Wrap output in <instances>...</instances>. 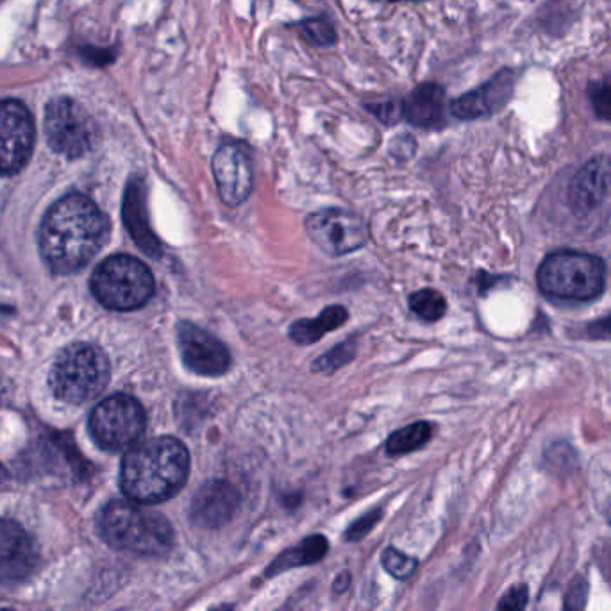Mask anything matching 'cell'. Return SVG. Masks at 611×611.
I'll use <instances>...</instances> for the list:
<instances>
[{
	"mask_svg": "<svg viewBox=\"0 0 611 611\" xmlns=\"http://www.w3.org/2000/svg\"><path fill=\"white\" fill-rule=\"evenodd\" d=\"M109 238V220L81 193H68L43 218L40 249L56 274H74L101 252Z\"/></svg>",
	"mask_w": 611,
	"mask_h": 611,
	"instance_id": "cell-1",
	"label": "cell"
},
{
	"mask_svg": "<svg viewBox=\"0 0 611 611\" xmlns=\"http://www.w3.org/2000/svg\"><path fill=\"white\" fill-rule=\"evenodd\" d=\"M190 474V454L172 436L152 438L127 451L120 469V486L129 501L160 504L185 486Z\"/></svg>",
	"mask_w": 611,
	"mask_h": 611,
	"instance_id": "cell-2",
	"label": "cell"
},
{
	"mask_svg": "<svg viewBox=\"0 0 611 611\" xmlns=\"http://www.w3.org/2000/svg\"><path fill=\"white\" fill-rule=\"evenodd\" d=\"M99 531L106 544L138 556H165L176 542L172 524L163 515L133 501L106 504L99 515Z\"/></svg>",
	"mask_w": 611,
	"mask_h": 611,
	"instance_id": "cell-3",
	"label": "cell"
},
{
	"mask_svg": "<svg viewBox=\"0 0 611 611\" xmlns=\"http://www.w3.org/2000/svg\"><path fill=\"white\" fill-rule=\"evenodd\" d=\"M109 376L108 356L102 349L92 344H74L59 352L49 385L59 401L84 404L104 392Z\"/></svg>",
	"mask_w": 611,
	"mask_h": 611,
	"instance_id": "cell-4",
	"label": "cell"
},
{
	"mask_svg": "<svg viewBox=\"0 0 611 611\" xmlns=\"http://www.w3.org/2000/svg\"><path fill=\"white\" fill-rule=\"evenodd\" d=\"M604 279L603 261L586 252H553L538 268L540 292L558 301H592L603 292Z\"/></svg>",
	"mask_w": 611,
	"mask_h": 611,
	"instance_id": "cell-5",
	"label": "cell"
},
{
	"mask_svg": "<svg viewBox=\"0 0 611 611\" xmlns=\"http://www.w3.org/2000/svg\"><path fill=\"white\" fill-rule=\"evenodd\" d=\"M90 288L95 299L109 310H138L154 293V277L142 261L117 254L95 268Z\"/></svg>",
	"mask_w": 611,
	"mask_h": 611,
	"instance_id": "cell-6",
	"label": "cell"
},
{
	"mask_svg": "<svg viewBox=\"0 0 611 611\" xmlns=\"http://www.w3.org/2000/svg\"><path fill=\"white\" fill-rule=\"evenodd\" d=\"M145 410L134 397L111 395L99 402L90 415L93 440L106 451L131 449L145 431Z\"/></svg>",
	"mask_w": 611,
	"mask_h": 611,
	"instance_id": "cell-7",
	"label": "cell"
},
{
	"mask_svg": "<svg viewBox=\"0 0 611 611\" xmlns=\"http://www.w3.org/2000/svg\"><path fill=\"white\" fill-rule=\"evenodd\" d=\"M45 136L54 152L76 160L90 151L97 129L86 109L68 97L49 102L45 109Z\"/></svg>",
	"mask_w": 611,
	"mask_h": 611,
	"instance_id": "cell-8",
	"label": "cell"
},
{
	"mask_svg": "<svg viewBox=\"0 0 611 611\" xmlns=\"http://www.w3.org/2000/svg\"><path fill=\"white\" fill-rule=\"evenodd\" d=\"M36 126L31 111L20 101L0 102V174L13 176L33 154Z\"/></svg>",
	"mask_w": 611,
	"mask_h": 611,
	"instance_id": "cell-9",
	"label": "cell"
},
{
	"mask_svg": "<svg viewBox=\"0 0 611 611\" xmlns=\"http://www.w3.org/2000/svg\"><path fill=\"white\" fill-rule=\"evenodd\" d=\"M306 231L313 243L329 254L344 256L358 251L369 238L365 220L345 210H322L313 213L306 220Z\"/></svg>",
	"mask_w": 611,
	"mask_h": 611,
	"instance_id": "cell-10",
	"label": "cell"
},
{
	"mask_svg": "<svg viewBox=\"0 0 611 611\" xmlns=\"http://www.w3.org/2000/svg\"><path fill=\"white\" fill-rule=\"evenodd\" d=\"M40 549L17 520L0 517V585L26 581L38 569Z\"/></svg>",
	"mask_w": 611,
	"mask_h": 611,
	"instance_id": "cell-11",
	"label": "cell"
},
{
	"mask_svg": "<svg viewBox=\"0 0 611 611\" xmlns=\"http://www.w3.org/2000/svg\"><path fill=\"white\" fill-rule=\"evenodd\" d=\"M177 342L186 367L199 376L218 377L231 369V354L226 345L201 327L181 322Z\"/></svg>",
	"mask_w": 611,
	"mask_h": 611,
	"instance_id": "cell-12",
	"label": "cell"
},
{
	"mask_svg": "<svg viewBox=\"0 0 611 611\" xmlns=\"http://www.w3.org/2000/svg\"><path fill=\"white\" fill-rule=\"evenodd\" d=\"M213 176L218 195L227 206H240L252 190L251 160L236 143L222 145L213 156Z\"/></svg>",
	"mask_w": 611,
	"mask_h": 611,
	"instance_id": "cell-13",
	"label": "cell"
},
{
	"mask_svg": "<svg viewBox=\"0 0 611 611\" xmlns=\"http://www.w3.org/2000/svg\"><path fill=\"white\" fill-rule=\"evenodd\" d=\"M240 494L224 479L208 481L195 492L190 504V519L202 529L224 528L235 517Z\"/></svg>",
	"mask_w": 611,
	"mask_h": 611,
	"instance_id": "cell-14",
	"label": "cell"
},
{
	"mask_svg": "<svg viewBox=\"0 0 611 611\" xmlns=\"http://www.w3.org/2000/svg\"><path fill=\"white\" fill-rule=\"evenodd\" d=\"M513 88H515V74L510 68H504L483 86L472 92L463 93L456 101H452L451 113L460 120L488 117L510 101Z\"/></svg>",
	"mask_w": 611,
	"mask_h": 611,
	"instance_id": "cell-15",
	"label": "cell"
},
{
	"mask_svg": "<svg viewBox=\"0 0 611 611\" xmlns=\"http://www.w3.org/2000/svg\"><path fill=\"white\" fill-rule=\"evenodd\" d=\"M611 193V160L595 156L581 167L569 186V201L576 215L597 210Z\"/></svg>",
	"mask_w": 611,
	"mask_h": 611,
	"instance_id": "cell-16",
	"label": "cell"
},
{
	"mask_svg": "<svg viewBox=\"0 0 611 611\" xmlns=\"http://www.w3.org/2000/svg\"><path fill=\"white\" fill-rule=\"evenodd\" d=\"M124 222L127 231L133 236L134 242L145 254L152 258H160L161 243L149 226V215H147V195L142 179H131L127 185L126 197H124Z\"/></svg>",
	"mask_w": 611,
	"mask_h": 611,
	"instance_id": "cell-17",
	"label": "cell"
},
{
	"mask_svg": "<svg viewBox=\"0 0 611 611\" xmlns=\"http://www.w3.org/2000/svg\"><path fill=\"white\" fill-rule=\"evenodd\" d=\"M445 88L438 83H422L401 102L402 118L411 126L438 127L445 120Z\"/></svg>",
	"mask_w": 611,
	"mask_h": 611,
	"instance_id": "cell-18",
	"label": "cell"
},
{
	"mask_svg": "<svg viewBox=\"0 0 611 611\" xmlns=\"http://www.w3.org/2000/svg\"><path fill=\"white\" fill-rule=\"evenodd\" d=\"M349 313L342 306H331L322 311L317 319H302L290 327V338L297 344H313L322 336L344 326Z\"/></svg>",
	"mask_w": 611,
	"mask_h": 611,
	"instance_id": "cell-19",
	"label": "cell"
},
{
	"mask_svg": "<svg viewBox=\"0 0 611 611\" xmlns=\"http://www.w3.org/2000/svg\"><path fill=\"white\" fill-rule=\"evenodd\" d=\"M329 544H327L326 536H310L306 540H302L301 544L293 549H288L286 553L281 554L270 567L267 569V576H276L285 570L295 569V567H304V565H313L317 561L322 560L326 556Z\"/></svg>",
	"mask_w": 611,
	"mask_h": 611,
	"instance_id": "cell-20",
	"label": "cell"
},
{
	"mask_svg": "<svg viewBox=\"0 0 611 611\" xmlns=\"http://www.w3.org/2000/svg\"><path fill=\"white\" fill-rule=\"evenodd\" d=\"M433 435V426L427 422H415L408 427H402L399 431H395L388 436L386 440V451L392 456H401L408 452L417 451L420 447L431 440Z\"/></svg>",
	"mask_w": 611,
	"mask_h": 611,
	"instance_id": "cell-21",
	"label": "cell"
},
{
	"mask_svg": "<svg viewBox=\"0 0 611 611\" xmlns=\"http://www.w3.org/2000/svg\"><path fill=\"white\" fill-rule=\"evenodd\" d=\"M411 310L427 322H436L442 319L447 311V302L444 295L436 290H420L410 297Z\"/></svg>",
	"mask_w": 611,
	"mask_h": 611,
	"instance_id": "cell-22",
	"label": "cell"
},
{
	"mask_svg": "<svg viewBox=\"0 0 611 611\" xmlns=\"http://www.w3.org/2000/svg\"><path fill=\"white\" fill-rule=\"evenodd\" d=\"M299 31L311 45L322 49L333 47L338 40L335 27L326 18H306L299 24Z\"/></svg>",
	"mask_w": 611,
	"mask_h": 611,
	"instance_id": "cell-23",
	"label": "cell"
},
{
	"mask_svg": "<svg viewBox=\"0 0 611 611\" xmlns=\"http://www.w3.org/2000/svg\"><path fill=\"white\" fill-rule=\"evenodd\" d=\"M381 563H383V567H385L386 572L390 576H394L395 579H401V581L410 579L417 572V567H419V561L415 560L410 554L401 553L395 547H388L386 549L385 553H383V558H381Z\"/></svg>",
	"mask_w": 611,
	"mask_h": 611,
	"instance_id": "cell-24",
	"label": "cell"
},
{
	"mask_svg": "<svg viewBox=\"0 0 611 611\" xmlns=\"http://www.w3.org/2000/svg\"><path fill=\"white\" fill-rule=\"evenodd\" d=\"M590 99L595 113L604 120H611V76L590 88Z\"/></svg>",
	"mask_w": 611,
	"mask_h": 611,
	"instance_id": "cell-25",
	"label": "cell"
},
{
	"mask_svg": "<svg viewBox=\"0 0 611 611\" xmlns=\"http://www.w3.org/2000/svg\"><path fill=\"white\" fill-rule=\"evenodd\" d=\"M586 599H588V581L583 576H576L570 581L569 590L565 595V610H585Z\"/></svg>",
	"mask_w": 611,
	"mask_h": 611,
	"instance_id": "cell-26",
	"label": "cell"
},
{
	"mask_svg": "<svg viewBox=\"0 0 611 611\" xmlns=\"http://www.w3.org/2000/svg\"><path fill=\"white\" fill-rule=\"evenodd\" d=\"M528 601V586H511L510 590L501 597V601L497 604V611H524L528 606Z\"/></svg>",
	"mask_w": 611,
	"mask_h": 611,
	"instance_id": "cell-27",
	"label": "cell"
},
{
	"mask_svg": "<svg viewBox=\"0 0 611 611\" xmlns=\"http://www.w3.org/2000/svg\"><path fill=\"white\" fill-rule=\"evenodd\" d=\"M381 515H383L381 510H372L369 513H365L360 519L354 520L349 529H347V533H345V540L358 542L363 536L369 535L377 522L381 520Z\"/></svg>",
	"mask_w": 611,
	"mask_h": 611,
	"instance_id": "cell-28",
	"label": "cell"
},
{
	"mask_svg": "<svg viewBox=\"0 0 611 611\" xmlns=\"http://www.w3.org/2000/svg\"><path fill=\"white\" fill-rule=\"evenodd\" d=\"M352 352H354V347L351 344L338 345L333 351L327 352L324 358L317 360L315 370L331 372V370L338 369L340 365H344V363L351 360Z\"/></svg>",
	"mask_w": 611,
	"mask_h": 611,
	"instance_id": "cell-29",
	"label": "cell"
},
{
	"mask_svg": "<svg viewBox=\"0 0 611 611\" xmlns=\"http://www.w3.org/2000/svg\"><path fill=\"white\" fill-rule=\"evenodd\" d=\"M367 109L385 124H395L402 118L401 102H376V104H367Z\"/></svg>",
	"mask_w": 611,
	"mask_h": 611,
	"instance_id": "cell-30",
	"label": "cell"
},
{
	"mask_svg": "<svg viewBox=\"0 0 611 611\" xmlns=\"http://www.w3.org/2000/svg\"><path fill=\"white\" fill-rule=\"evenodd\" d=\"M586 335L595 340H611V315L592 322L586 327Z\"/></svg>",
	"mask_w": 611,
	"mask_h": 611,
	"instance_id": "cell-31",
	"label": "cell"
},
{
	"mask_svg": "<svg viewBox=\"0 0 611 611\" xmlns=\"http://www.w3.org/2000/svg\"><path fill=\"white\" fill-rule=\"evenodd\" d=\"M349 581H351V576L344 572V574H340V578L335 581V590L336 592H344L345 588L349 586Z\"/></svg>",
	"mask_w": 611,
	"mask_h": 611,
	"instance_id": "cell-32",
	"label": "cell"
},
{
	"mask_svg": "<svg viewBox=\"0 0 611 611\" xmlns=\"http://www.w3.org/2000/svg\"><path fill=\"white\" fill-rule=\"evenodd\" d=\"M6 481H8V472L0 465V490H2V486L6 485Z\"/></svg>",
	"mask_w": 611,
	"mask_h": 611,
	"instance_id": "cell-33",
	"label": "cell"
},
{
	"mask_svg": "<svg viewBox=\"0 0 611 611\" xmlns=\"http://www.w3.org/2000/svg\"><path fill=\"white\" fill-rule=\"evenodd\" d=\"M377 2H417V0H377Z\"/></svg>",
	"mask_w": 611,
	"mask_h": 611,
	"instance_id": "cell-34",
	"label": "cell"
},
{
	"mask_svg": "<svg viewBox=\"0 0 611 611\" xmlns=\"http://www.w3.org/2000/svg\"><path fill=\"white\" fill-rule=\"evenodd\" d=\"M215 611H233V610H231L229 606H226V608H218V610H215Z\"/></svg>",
	"mask_w": 611,
	"mask_h": 611,
	"instance_id": "cell-35",
	"label": "cell"
},
{
	"mask_svg": "<svg viewBox=\"0 0 611 611\" xmlns=\"http://www.w3.org/2000/svg\"><path fill=\"white\" fill-rule=\"evenodd\" d=\"M0 611H15V610H9V608H8V610H0Z\"/></svg>",
	"mask_w": 611,
	"mask_h": 611,
	"instance_id": "cell-36",
	"label": "cell"
}]
</instances>
